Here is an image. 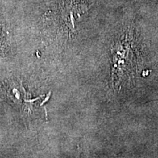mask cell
<instances>
[{"label": "cell", "mask_w": 158, "mask_h": 158, "mask_svg": "<svg viewBox=\"0 0 158 158\" xmlns=\"http://www.w3.org/2000/svg\"><path fill=\"white\" fill-rule=\"evenodd\" d=\"M5 32L2 31L1 27H0V51L2 47L5 45Z\"/></svg>", "instance_id": "cell-1"}]
</instances>
